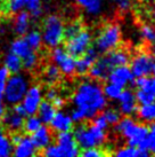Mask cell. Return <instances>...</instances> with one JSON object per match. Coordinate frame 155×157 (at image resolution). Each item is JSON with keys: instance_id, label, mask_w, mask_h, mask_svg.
Wrapping results in <instances>:
<instances>
[{"instance_id": "1", "label": "cell", "mask_w": 155, "mask_h": 157, "mask_svg": "<svg viewBox=\"0 0 155 157\" xmlns=\"http://www.w3.org/2000/svg\"><path fill=\"white\" fill-rule=\"evenodd\" d=\"M72 102L74 109L71 113L73 123H82L92 119L107 105V99L104 95L103 87L96 80H85L75 90Z\"/></svg>"}, {"instance_id": "2", "label": "cell", "mask_w": 155, "mask_h": 157, "mask_svg": "<svg viewBox=\"0 0 155 157\" xmlns=\"http://www.w3.org/2000/svg\"><path fill=\"white\" fill-rule=\"evenodd\" d=\"M115 130L123 139H125L129 146L140 147L144 139L146 138L148 127L144 124L137 123L131 116H125L119 121L115 125Z\"/></svg>"}, {"instance_id": "3", "label": "cell", "mask_w": 155, "mask_h": 157, "mask_svg": "<svg viewBox=\"0 0 155 157\" xmlns=\"http://www.w3.org/2000/svg\"><path fill=\"white\" fill-rule=\"evenodd\" d=\"M73 135L77 140L79 147L82 149L102 147L106 141L105 130L98 128L94 124H91V125L83 124V122L79 123V125L74 130Z\"/></svg>"}, {"instance_id": "4", "label": "cell", "mask_w": 155, "mask_h": 157, "mask_svg": "<svg viewBox=\"0 0 155 157\" xmlns=\"http://www.w3.org/2000/svg\"><path fill=\"white\" fill-rule=\"evenodd\" d=\"M64 30V22L57 14H50L46 16L42 22L41 31L43 44L50 48L59 46L65 39Z\"/></svg>"}, {"instance_id": "5", "label": "cell", "mask_w": 155, "mask_h": 157, "mask_svg": "<svg viewBox=\"0 0 155 157\" xmlns=\"http://www.w3.org/2000/svg\"><path fill=\"white\" fill-rule=\"evenodd\" d=\"M30 86L29 79L26 76L22 75L21 72L10 74L6 82V85L2 91V99L9 105H15L20 103L24 98L27 88Z\"/></svg>"}, {"instance_id": "6", "label": "cell", "mask_w": 155, "mask_h": 157, "mask_svg": "<svg viewBox=\"0 0 155 157\" xmlns=\"http://www.w3.org/2000/svg\"><path fill=\"white\" fill-rule=\"evenodd\" d=\"M122 39V32L121 28L116 23H108L104 25L95 40V48L98 53H105L117 48Z\"/></svg>"}, {"instance_id": "7", "label": "cell", "mask_w": 155, "mask_h": 157, "mask_svg": "<svg viewBox=\"0 0 155 157\" xmlns=\"http://www.w3.org/2000/svg\"><path fill=\"white\" fill-rule=\"evenodd\" d=\"M91 41H92L91 32L83 28L74 36L66 38V48L65 49L73 57H78L82 55L90 47Z\"/></svg>"}, {"instance_id": "8", "label": "cell", "mask_w": 155, "mask_h": 157, "mask_svg": "<svg viewBox=\"0 0 155 157\" xmlns=\"http://www.w3.org/2000/svg\"><path fill=\"white\" fill-rule=\"evenodd\" d=\"M50 56H52V63H55L59 68L62 75L72 76L73 74H75V59L65 48L59 46L52 47Z\"/></svg>"}, {"instance_id": "9", "label": "cell", "mask_w": 155, "mask_h": 157, "mask_svg": "<svg viewBox=\"0 0 155 157\" xmlns=\"http://www.w3.org/2000/svg\"><path fill=\"white\" fill-rule=\"evenodd\" d=\"M55 144L59 151V157H75L80 155V147L71 131L59 132Z\"/></svg>"}, {"instance_id": "10", "label": "cell", "mask_w": 155, "mask_h": 157, "mask_svg": "<svg viewBox=\"0 0 155 157\" xmlns=\"http://www.w3.org/2000/svg\"><path fill=\"white\" fill-rule=\"evenodd\" d=\"M42 100L43 92L41 86H39V85L29 86L26 93L24 94V98L21 101L22 105L26 113V116L27 115H35Z\"/></svg>"}, {"instance_id": "11", "label": "cell", "mask_w": 155, "mask_h": 157, "mask_svg": "<svg viewBox=\"0 0 155 157\" xmlns=\"http://www.w3.org/2000/svg\"><path fill=\"white\" fill-rule=\"evenodd\" d=\"M155 64L153 56L148 53H139L131 61V72L134 77L152 75V69Z\"/></svg>"}, {"instance_id": "12", "label": "cell", "mask_w": 155, "mask_h": 157, "mask_svg": "<svg viewBox=\"0 0 155 157\" xmlns=\"http://www.w3.org/2000/svg\"><path fill=\"white\" fill-rule=\"evenodd\" d=\"M113 68L114 67L112 66V63L110 62L108 57L105 54L104 56L98 57L96 60L95 63L89 69L88 74L94 80H105V79H107L108 74L111 72Z\"/></svg>"}, {"instance_id": "13", "label": "cell", "mask_w": 155, "mask_h": 157, "mask_svg": "<svg viewBox=\"0 0 155 157\" xmlns=\"http://www.w3.org/2000/svg\"><path fill=\"white\" fill-rule=\"evenodd\" d=\"M107 80L110 83H114L116 85H120L124 87L128 83H132L134 80V75L131 72L128 64L124 66H117L111 70V72L107 76Z\"/></svg>"}, {"instance_id": "14", "label": "cell", "mask_w": 155, "mask_h": 157, "mask_svg": "<svg viewBox=\"0 0 155 157\" xmlns=\"http://www.w3.org/2000/svg\"><path fill=\"white\" fill-rule=\"evenodd\" d=\"M98 54L95 47H89L82 55L78 56L79 59L75 60V72L80 76L88 74L91 66L98 59Z\"/></svg>"}, {"instance_id": "15", "label": "cell", "mask_w": 155, "mask_h": 157, "mask_svg": "<svg viewBox=\"0 0 155 157\" xmlns=\"http://www.w3.org/2000/svg\"><path fill=\"white\" fill-rule=\"evenodd\" d=\"M119 111L124 116H132L137 111V101L135 93L131 90H123L119 96Z\"/></svg>"}, {"instance_id": "16", "label": "cell", "mask_w": 155, "mask_h": 157, "mask_svg": "<svg viewBox=\"0 0 155 157\" xmlns=\"http://www.w3.org/2000/svg\"><path fill=\"white\" fill-rule=\"evenodd\" d=\"M24 116L16 113L14 109L9 111H5L4 117L1 119V122L4 124V128L6 131L16 133L23 130V123H24Z\"/></svg>"}, {"instance_id": "17", "label": "cell", "mask_w": 155, "mask_h": 157, "mask_svg": "<svg viewBox=\"0 0 155 157\" xmlns=\"http://www.w3.org/2000/svg\"><path fill=\"white\" fill-rule=\"evenodd\" d=\"M38 153L31 136L22 135L21 140L16 144L13 146V154L16 157H31Z\"/></svg>"}, {"instance_id": "18", "label": "cell", "mask_w": 155, "mask_h": 157, "mask_svg": "<svg viewBox=\"0 0 155 157\" xmlns=\"http://www.w3.org/2000/svg\"><path fill=\"white\" fill-rule=\"evenodd\" d=\"M31 139L33 141L35 148L38 150H43L47 146H49L52 142V128H49L46 124H42L37 131L32 133Z\"/></svg>"}, {"instance_id": "19", "label": "cell", "mask_w": 155, "mask_h": 157, "mask_svg": "<svg viewBox=\"0 0 155 157\" xmlns=\"http://www.w3.org/2000/svg\"><path fill=\"white\" fill-rule=\"evenodd\" d=\"M49 125H50V128L52 131L57 132V133L66 132L72 130L73 121L69 113H64V111H56L50 123H49Z\"/></svg>"}, {"instance_id": "20", "label": "cell", "mask_w": 155, "mask_h": 157, "mask_svg": "<svg viewBox=\"0 0 155 157\" xmlns=\"http://www.w3.org/2000/svg\"><path fill=\"white\" fill-rule=\"evenodd\" d=\"M31 18L32 17L29 12H25V10H21L16 14V16L14 18L13 29L14 32L18 37H23L31 29Z\"/></svg>"}, {"instance_id": "21", "label": "cell", "mask_w": 155, "mask_h": 157, "mask_svg": "<svg viewBox=\"0 0 155 157\" xmlns=\"http://www.w3.org/2000/svg\"><path fill=\"white\" fill-rule=\"evenodd\" d=\"M10 52H13L14 54L20 56L22 59V61H23V60H25L26 57H29L33 53H35V51L30 47V45L27 44V41L25 40L24 37H18V38H16L15 40L12 41Z\"/></svg>"}, {"instance_id": "22", "label": "cell", "mask_w": 155, "mask_h": 157, "mask_svg": "<svg viewBox=\"0 0 155 157\" xmlns=\"http://www.w3.org/2000/svg\"><path fill=\"white\" fill-rule=\"evenodd\" d=\"M75 2L91 17L99 16L103 13L104 0H75Z\"/></svg>"}, {"instance_id": "23", "label": "cell", "mask_w": 155, "mask_h": 157, "mask_svg": "<svg viewBox=\"0 0 155 157\" xmlns=\"http://www.w3.org/2000/svg\"><path fill=\"white\" fill-rule=\"evenodd\" d=\"M56 111H57V109L55 108V105H52L50 101L42 100L41 103H40V105H39L37 113H38V117L40 118L41 123L47 125V124L50 123L52 118L54 117V115H55Z\"/></svg>"}, {"instance_id": "24", "label": "cell", "mask_w": 155, "mask_h": 157, "mask_svg": "<svg viewBox=\"0 0 155 157\" xmlns=\"http://www.w3.org/2000/svg\"><path fill=\"white\" fill-rule=\"evenodd\" d=\"M106 56L108 57L110 62L112 63V66L115 68L117 66H124V64H128L130 61V56L129 53L124 51V49H117V48H114L110 52L105 53Z\"/></svg>"}, {"instance_id": "25", "label": "cell", "mask_w": 155, "mask_h": 157, "mask_svg": "<svg viewBox=\"0 0 155 157\" xmlns=\"http://www.w3.org/2000/svg\"><path fill=\"white\" fill-rule=\"evenodd\" d=\"M4 67L8 70L9 74H16V72H21L23 69V62L20 56L13 52L7 53L4 59Z\"/></svg>"}, {"instance_id": "26", "label": "cell", "mask_w": 155, "mask_h": 157, "mask_svg": "<svg viewBox=\"0 0 155 157\" xmlns=\"http://www.w3.org/2000/svg\"><path fill=\"white\" fill-rule=\"evenodd\" d=\"M137 115L139 119L144 123H153L155 122V101L140 105L139 108H137Z\"/></svg>"}, {"instance_id": "27", "label": "cell", "mask_w": 155, "mask_h": 157, "mask_svg": "<svg viewBox=\"0 0 155 157\" xmlns=\"http://www.w3.org/2000/svg\"><path fill=\"white\" fill-rule=\"evenodd\" d=\"M150 155L148 151L140 147H134V146H127L123 148L117 149L115 151V156L117 157H147Z\"/></svg>"}, {"instance_id": "28", "label": "cell", "mask_w": 155, "mask_h": 157, "mask_svg": "<svg viewBox=\"0 0 155 157\" xmlns=\"http://www.w3.org/2000/svg\"><path fill=\"white\" fill-rule=\"evenodd\" d=\"M13 154V144L10 136L4 127H0V157H8Z\"/></svg>"}, {"instance_id": "29", "label": "cell", "mask_w": 155, "mask_h": 157, "mask_svg": "<svg viewBox=\"0 0 155 157\" xmlns=\"http://www.w3.org/2000/svg\"><path fill=\"white\" fill-rule=\"evenodd\" d=\"M24 9H26L31 17L39 18L43 14L42 0H23Z\"/></svg>"}, {"instance_id": "30", "label": "cell", "mask_w": 155, "mask_h": 157, "mask_svg": "<svg viewBox=\"0 0 155 157\" xmlns=\"http://www.w3.org/2000/svg\"><path fill=\"white\" fill-rule=\"evenodd\" d=\"M23 37L25 38V40L27 41V44L30 45V47L32 48V49H34L35 52L42 47L43 41H42V36H41V32H40V31L29 30Z\"/></svg>"}, {"instance_id": "31", "label": "cell", "mask_w": 155, "mask_h": 157, "mask_svg": "<svg viewBox=\"0 0 155 157\" xmlns=\"http://www.w3.org/2000/svg\"><path fill=\"white\" fill-rule=\"evenodd\" d=\"M60 76H62V72H60L59 68H58L55 63H52V64H49V66L46 67L45 72H43L45 82L47 84H49V85L56 84L60 79Z\"/></svg>"}, {"instance_id": "32", "label": "cell", "mask_w": 155, "mask_h": 157, "mask_svg": "<svg viewBox=\"0 0 155 157\" xmlns=\"http://www.w3.org/2000/svg\"><path fill=\"white\" fill-rule=\"evenodd\" d=\"M140 148L145 149L150 154L155 155V122L151 123V126L148 127L146 138L142 141Z\"/></svg>"}, {"instance_id": "33", "label": "cell", "mask_w": 155, "mask_h": 157, "mask_svg": "<svg viewBox=\"0 0 155 157\" xmlns=\"http://www.w3.org/2000/svg\"><path fill=\"white\" fill-rule=\"evenodd\" d=\"M26 118H24V123H23V130L26 133L32 134L33 132H35L39 127L42 125V123L40 121V118L35 115H27L25 116Z\"/></svg>"}, {"instance_id": "34", "label": "cell", "mask_w": 155, "mask_h": 157, "mask_svg": "<svg viewBox=\"0 0 155 157\" xmlns=\"http://www.w3.org/2000/svg\"><path fill=\"white\" fill-rule=\"evenodd\" d=\"M122 91H123L122 86L116 85L114 83H110V82L103 88L104 95L106 96V99H108V100H117L119 96L121 95Z\"/></svg>"}, {"instance_id": "35", "label": "cell", "mask_w": 155, "mask_h": 157, "mask_svg": "<svg viewBox=\"0 0 155 157\" xmlns=\"http://www.w3.org/2000/svg\"><path fill=\"white\" fill-rule=\"evenodd\" d=\"M104 111V117L107 121L108 125H116L119 121L121 119V113L119 110L114 109V108H105Z\"/></svg>"}, {"instance_id": "36", "label": "cell", "mask_w": 155, "mask_h": 157, "mask_svg": "<svg viewBox=\"0 0 155 157\" xmlns=\"http://www.w3.org/2000/svg\"><path fill=\"white\" fill-rule=\"evenodd\" d=\"M140 36L147 43H154L155 39V28L151 24H144L140 28Z\"/></svg>"}, {"instance_id": "37", "label": "cell", "mask_w": 155, "mask_h": 157, "mask_svg": "<svg viewBox=\"0 0 155 157\" xmlns=\"http://www.w3.org/2000/svg\"><path fill=\"white\" fill-rule=\"evenodd\" d=\"M136 96V101H137L139 105H145V103H150L155 101V96L152 95L151 93L144 91L142 88H137V92L135 93Z\"/></svg>"}, {"instance_id": "38", "label": "cell", "mask_w": 155, "mask_h": 157, "mask_svg": "<svg viewBox=\"0 0 155 157\" xmlns=\"http://www.w3.org/2000/svg\"><path fill=\"white\" fill-rule=\"evenodd\" d=\"M81 29H83V25H82V23L80 21H72L71 23H69L67 25H65V30H64L65 39L72 37L75 33H78Z\"/></svg>"}, {"instance_id": "39", "label": "cell", "mask_w": 155, "mask_h": 157, "mask_svg": "<svg viewBox=\"0 0 155 157\" xmlns=\"http://www.w3.org/2000/svg\"><path fill=\"white\" fill-rule=\"evenodd\" d=\"M24 9L23 0H8L6 4V10L10 14H17Z\"/></svg>"}, {"instance_id": "40", "label": "cell", "mask_w": 155, "mask_h": 157, "mask_svg": "<svg viewBox=\"0 0 155 157\" xmlns=\"http://www.w3.org/2000/svg\"><path fill=\"white\" fill-rule=\"evenodd\" d=\"M80 155L83 157H100L103 156L104 153L99 147H92V148L82 149V151H80Z\"/></svg>"}, {"instance_id": "41", "label": "cell", "mask_w": 155, "mask_h": 157, "mask_svg": "<svg viewBox=\"0 0 155 157\" xmlns=\"http://www.w3.org/2000/svg\"><path fill=\"white\" fill-rule=\"evenodd\" d=\"M139 88H142V90L148 92V93H151L152 95L155 96V76H153V77L147 76L144 84H142V86Z\"/></svg>"}, {"instance_id": "42", "label": "cell", "mask_w": 155, "mask_h": 157, "mask_svg": "<svg viewBox=\"0 0 155 157\" xmlns=\"http://www.w3.org/2000/svg\"><path fill=\"white\" fill-rule=\"evenodd\" d=\"M120 12H128L132 7V0H110Z\"/></svg>"}, {"instance_id": "43", "label": "cell", "mask_w": 155, "mask_h": 157, "mask_svg": "<svg viewBox=\"0 0 155 157\" xmlns=\"http://www.w3.org/2000/svg\"><path fill=\"white\" fill-rule=\"evenodd\" d=\"M92 121H94V125L97 126L98 128H102V130H105L106 131V128L108 127V123L107 121L105 119L103 113H97L95 117L92 118Z\"/></svg>"}, {"instance_id": "44", "label": "cell", "mask_w": 155, "mask_h": 157, "mask_svg": "<svg viewBox=\"0 0 155 157\" xmlns=\"http://www.w3.org/2000/svg\"><path fill=\"white\" fill-rule=\"evenodd\" d=\"M9 75L10 74H9L8 70L6 69L5 67L0 68V93H2V91H4V87L5 85H6V82L8 79Z\"/></svg>"}, {"instance_id": "45", "label": "cell", "mask_w": 155, "mask_h": 157, "mask_svg": "<svg viewBox=\"0 0 155 157\" xmlns=\"http://www.w3.org/2000/svg\"><path fill=\"white\" fill-rule=\"evenodd\" d=\"M52 103L55 105V108H56V109H60V108H63V107H64L65 100L59 95V94H58V95H57L56 98L52 101Z\"/></svg>"}, {"instance_id": "46", "label": "cell", "mask_w": 155, "mask_h": 157, "mask_svg": "<svg viewBox=\"0 0 155 157\" xmlns=\"http://www.w3.org/2000/svg\"><path fill=\"white\" fill-rule=\"evenodd\" d=\"M57 95H58V92H57L56 88H54V87L49 88V90L46 92V100H48V101H50V102H52V101L54 100Z\"/></svg>"}, {"instance_id": "47", "label": "cell", "mask_w": 155, "mask_h": 157, "mask_svg": "<svg viewBox=\"0 0 155 157\" xmlns=\"http://www.w3.org/2000/svg\"><path fill=\"white\" fill-rule=\"evenodd\" d=\"M6 111V108H5V101L2 99V94L0 93V122H1V119L4 117V113Z\"/></svg>"}, {"instance_id": "48", "label": "cell", "mask_w": 155, "mask_h": 157, "mask_svg": "<svg viewBox=\"0 0 155 157\" xmlns=\"http://www.w3.org/2000/svg\"><path fill=\"white\" fill-rule=\"evenodd\" d=\"M138 1H140L142 4H153L155 0H138Z\"/></svg>"}, {"instance_id": "49", "label": "cell", "mask_w": 155, "mask_h": 157, "mask_svg": "<svg viewBox=\"0 0 155 157\" xmlns=\"http://www.w3.org/2000/svg\"><path fill=\"white\" fill-rule=\"evenodd\" d=\"M152 17L155 20V4H154V6H153V8H152Z\"/></svg>"}, {"instance_id": "50", "label": "cell", "mask_w": 155, "mask_h": 157, "mask_svg": "<svg viewBox=\"0 0 155 157\" xmlns=\"http://www.w3.org/2000/svg\"><path fill=\"white\" fill-rule=\"evenodd\" d=\"M152 75L155 76V64H154V67H153V69H152Z\"/></svg>"}, {"instance_id": "51", "label": "cell", "mask_w": 155, "mask_h": 157, "mask_svg": "<svg viewBox=\"0 0 155 157\" xmlns=\"http://www.w3.org/2000/svg\"><path fill=\"white\" fill-rule=\"evenodd\" d=\"M152 56H153V59H154V61H155V49L153 51V54H152Z\"/></svg>"}, {"instance_id": "52", "label": "cell", "mask_w": 155, "mask_h": 157, "mask_svg": "<svg viewBox=\"0 0 155 157\" xmlns=\"http://www.w3.org/2000/svg\"><path fill=\"white\" fill-rule=\"evenodd\" d=\"M154 44H155V39H154Z\"/></svg>"}, {"instance_id": "53", "label": "cell", "mask_w": 155, "mask_h": 157, "mask_svg": "<svg viewBox=\"0 0 155 157\" xmlns=\"http://www.w3.org/2000/svg\"><path fill=\"white\" fill-rule=\"evenodd\" d=\"M0 1H1V0H0Z\"/></svg>"}]
</instances>
